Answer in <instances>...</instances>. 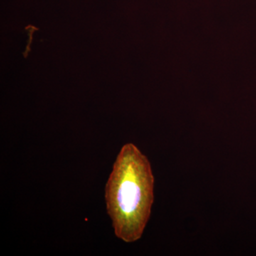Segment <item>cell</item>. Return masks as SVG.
Returning <instances> with one entry per match:
<instances>
[{
  "label": "cell",
  "mask_w": 256,
  "mask_h": 256,
  "mask_svg": "<svg viewBox=\"0 0 256 256\" xmlns=\"http://www.w3.org/2000/svg\"><path fill=\"white\" fill-rule=\"evenodd\" d=\"M150 163L132 144H124L106 186V202L116 236L126 242L142 237L154 202Z\"/></svg>",
  "instance_id": "obj_1"
}]
</instances>
